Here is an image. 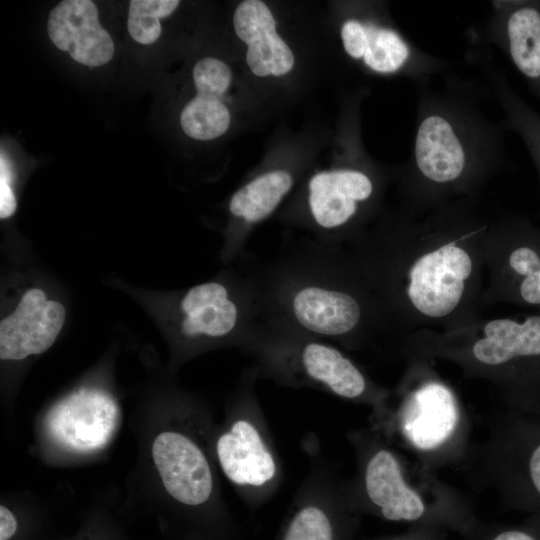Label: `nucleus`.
I'll list each match as a JSON object with an SVG mask.
<instances>
[{
	"mask_svg": "<svg viewBox=\"0 0 540 540\" xmlns=\"http://www.w3.org/2000/svg\"><path fill=\"white\" fill-rule=\"evenodd\" d=\"M497 212L482 195L382 214L346 246L399 344L482 317L485 242ZM399 353V351H398Z\"/></svg>",
	"mask_w": 540,
	"mask_h": 540,
	"instance_id": "obj_1",
	"label": "nucleus"
},
{
	"mask_svg": "<svg viewBox=\"0 0 540 540\" xmlns=\"http://www.w3.org/2000/svg\"><path fill=\"white\" fill-rule=\"evenodd\" d=\"M251 267L259 321L347 350L398 355L383 309L346 247L315 240L283 244L269 261Z\"/></svg>",
	"mask_w": 540,
	"mask_h": 540,
	"instance_id": "obj_2",
	"label": "nucleus"
},
{
	"mask_svg": "<svg viewBox=\"0 0 540 540\" xmlns=\"http://www.w3.org/2000/svg\"><path fill=\"white\" fill-rule=\"evenodd\" d=\"M447 76L440 90L416 86L412 152L398 178L400 205L415 211L480 196L508 165L505 120L485 115L472 82Z\"/></svg>",
	"mask_w": 540,
	"mask_h": 540,
	"instance_id": "obj_3",
	"label": "nucleus"
},
{
	"mask_svg": "<svg viewBox=\"0 0 540 540\" xmlns=\"http://www.w3.org/2000/svg\"><path fill=\"white\" fill-rule=\"evenodd\" d=\"M398 356L453 363L466 379L490 383L507 409L540 407V312L481 317L451 331L419 330Z\"/></svg>",
	"mask_w": 540,
	"mask_h": 540,
	"instance_id": "obj_4",
	"label": "nucleus"
},
{
	"mask_svg": "<svg viewBox=\"0 0 540 540\" xmlns=\"http://www.w3.org/2000/svg\"><path fill=\"white\" fill-rule=\"evenodd\" d=\"M357 470L345 481L349 498L364 514L410 527L456 531L467 538L479 523L470 506L432 477L429 468H413L373 427L351 432Z\"/></svg>",
	"mask_w": 540,
	"mask_h": 540,
	"instance_id": "obj_5",
	"label": "nucleus"
},
{
	"mask_svg": "<svg viewBox=\"0 0 540 540\" xmlns=\"http://www.w3.org/2000/svg\"><path fill=\"white\" fill-rule=\"evenodd\" d=\"M405 362L402 378L370 426L429 469L460 458L467 446L468 423L458 395L432 360L414 357Z\"/></svg>",
	"mask_w": 540,
	"mask_h": 540,
	"instance_id": "obj_6",
	"label": "nucleus"
},
{
	"mask_svg": "<svg viewBox=\"0 0 540 540\" xmlns=\"http://www.w3.org/2000/svg\"><path fill=\"white\" fill-rule=\"evenodd\" d=\"M241 350L250 356L260 378L291 388H311L364 404L377 415L391 390L332 342L258 321Z\"/></svg>",
	"mask_w": 540,
	"mask_h": 540,
	"instance_id": "obj_7",
	"label": "nucleus"
},
{
	"mask_svg": "<svg viewBox=\"0 0 540 540\" xmlns=\"http://www.w3.org/2000/svg\"><path fill=\"white\" fill-rule=\"evenodd\" d=\"M252 365L242 373L229 412L214 439V456L244 503L256 510L277 492L283 468L259 403Z\"/></svg>",
	"mask_w": 540,
	"mask_h": 540,
	"instance_id": "obj_8",
	"label": "nucleus"
},
{
	"mask_svg": "<svg viewBox=\"0 0 540 540\" xmlns=\"http://www.w3.org/2000/svg\"><path fill=\"white\" fill-rule=\"evenodd\" d=\"M259 321L251 261L192 286L174 304V324L185 353L213 346L241 349Z\"/></svg>",
	"mask_w": 540,
	"mask_h": 540,
	"instance_id": "obj_9",
	"label": "nucleus"
},
{
	"mask_svg": "<svg viewBox=\"0 0 540 540\" xmlns=\"http://www.w3.org/2000/svg\"><path fill=\"white\" fill-rule=\"evenodd\" d=\"M477 457L485 481L508 507L540 515V407L505 408Z\"/></svg>",
	"mask_w": 540,
	"mask_h": 540,
	"instance_id": "obj_10",
	"label": "nucleus"
},
{
	"mask_svg": "<svg viewBox=\"0 0 540 540\" xmlns=\"http://www.w3.org/2000/svg\"><path fill=\"white\" fill-rule=\"evenodd\" d=\"M484 259L483 308L511 304L540 312V227L525 215L498 211Z\"/></svg>",
	"mask_w": 540,
	"mask_h": 540,
	"instance_id": "obj_11",
	"label": "nucleus"
},
{
	"mask_svg": "<svg viewBox=\"0 0 540 540\" xmlns=\"http://www.w3.org/2000/svg\"><path fill=\"white\" fill-rule=\"evenodd\" d=\"M382 179L368 170L340 168L319 172L306 190L307 223L315 241L346 247L375 220Z\"/></svg>",
	"mask_w": 540,
	"mask_h": 540,
	"instance_id": "obj_12",
	"label": "nucleus"
},
{
	"mask_svg": "<svg viewBox=\"0 0 540 540\" xmlns=\"http://www.w3.org/2000/svg\"><path fill=\"white\" fill-rule=\"evenodd\" d=\"M360 518L345 481L315 456L274 540H357Z\"/></svg>",
	"mask_w": 540,
	"mask_h": 540,
	"instance_id": "obj_13",
	"label": "nucleus"
},
{
	"mask_svg": "<svg viewBox=\"0 0 540 540\" xmlns=\"http://www.w3.org/2000/svg\"><path fill=\"white\" fill-rule=\"evenodd\" d=\"M120 409L106 390L83 387L58 401L47 413L45 426L59 447L77 453L103 448L113 437Z\"/></svg>",
	"mask_w": 540,
	"mask_h": 540,
	"instance_id": "obj_14",
	"label": "nucleus"
},
{
	"mask_svg": "<svg viewBox=\"0 0 540 540\" xmlns=\"http://www.w3.org/2000/svg\"><path fill=\"white\" fill-rule=\"evenodd\" d=\"M483 40L497 46L540 100V1H492Z\"/></svg>",
	"mask_w": 540,
	"mask_h": 540,
	"instance_id": "obj_15",
	"label": "nucleus"
},
{
	"mask_svg": "<svg viewBox=\"0 0 540 540\" xmlns=\"http://www.w3.org/2000/svg\"><path fill=\"white\" fill-rule=\"evenodd\" d=\"M66 320L64 305L38 287L28 288L0 322V358L19 361L47 351Z\"/></svg>",
	"mask_w": 540,
	"mask_h": 540,
	"instance_id": "obj_16",
	"label": "nucleus"
},
{
	"mask_svg": "<svg viewBox=\"0 0 540 540\" xmlns=\"http://www.w3.org/2000/svg\"><path fill=\"white\" fill-rule=\"evenodd\" d=\"M47 33L55 47L82 65L100 67L114 56L113 39L91 0L59 2L49 13Z\"/></svg>",
	"mask_w": 540,
	"mask_h": 540,
	"instance_id": "obj_17",
	"label": "nucleus"
},
{
	"mask_svg": "<svg viewBox=\"0 0 540 540\" xmlns=\"http://www.w3.org/2000/svg\"><path fill=\"white\" fill-rule=\"evenodd\" d=\"M233 25L239 39L248 45L246 62L257 76H281L294 65L288 45L276 33L275 19L267 5L247 0L236 8Z\"/></svg>",
	"mask_w": 540,
	"mask_h": 540,
	"instance_id": "obj_18",
	"label": "nucleus"
},
{
	"mask_svg": "<svg viewBox=\"0 0 540 540\" xmlns=\"http://www.w3.org/2000/svg\"><path fill=\"white\" fill-rule=\"evenodd\" d=\"M468 55L469 60L475 63L487 80L492 94L505 114L504 120L508 128L525 144L540 179V113L513 89L487 51L472 50Z\"/></svg>",
	"mask_w": 540,
	"mask_h": 540,
	"instance_id": "obj_19",
	"label": "nucleus"
},
{
	"mask_svg": "<svg viewBox=\"0 0 540 540\" xmlns=\"http://www.w3.org/2000/svg\"><path fill=\"white\" fill-rule=\"evenodd\" d=\"M181 128L197 140H211L223 135L230 125V113L220 97L197 93L180 115Z\"/></svg>",
	"mask_w": 540,
	"mask_h": 540,
	"instance_id": "obj_20",
	"label": "nucleus"
},
{
	"mask_svg": "<svg viewBox=\"0 0 540 540\" xmlns=\"http://www.w3.org/2000/svg\"><path fill=\"white\" fill-rule=\"evenodd\" d=\"M179 4L178 0H131L127 29L132 39L142 45L155 43L162 31L160 20L170 16Z\"/></svg>",
	"mask_w": 540,
	"mask_h": 540,
	"instance_id": "obj_21",
	"label": "nucleus"
},
{
	"mask_svg": "<svg viewBox=\"0 0 540 540\" xmlns=\"http://www.w3.org/2000/svg\"><path fill=\"white\" fill-rule=\"evenodd\" d=\"M193 81L197 93L222 97L230 86L232 74L222 60L206 57L199 60L193 68Z\"/></svg>",
	"mask_w": 540,
	"mask_h": 540,
	"instance_id": "obj_22",
	"label": "nucleus"
},
{
	"mask_svg": "<svg viewBox=\"0 0 540 540\" xmlns=\"http://www.w3.org/2000/svg\"><path fill=\"white\" fill-rule=\"evenodd\" d=\"M467 540H540V515H530L517 525L477 524Z\"/></svg>",
	"mask_w": 540,
	"mask_h": 540,
	"instance_id": "obj_23",
	"label": "nucleus"
},
{
	"mask_svg": "<svg viewBox=\"0 0 540 540\" xmlns=\"http://www.w3.org/2000/svg\"><path fill=\"white\" fill-rule=\"evenodd\" d=\"M340 34L346 54L354 60L362 61L366 47L364 19L351 18L346 20L341 27Z\"/></svg>",
	"mask_w": 540,
	"mask_h": 540,
	"instance_id": "obj_24",
	"label": "nucleus"
},
{
	"mask_svg": "<svg viewBox=\"0 0 540 540\" xmlns=\"http://www.w3.org/2000/svg\"><path fill=\"white\" fill-rule=\"evenodd\" d=\"M13 171L6 155L0 157V218H10L16 211L17 200L13 191Z\"/></svg>",
	"mask_w": 540,
	"mask_h": 540,
	"instance_id": "obj_25",
	"label": "nucleus"
},
{
	"mask_svg": "<svg viewBox=\"0 0 540 540\" xmlns=\"http://www.w3.org/2000/svg\"><path fill=\"white\" fill-rule=\"evenodd\" d=\"M441 531L429 527H410L404 533L371 540H440Z\"/></svg>",
	"mask_w": 540,
	"mask_h": 540,
	"instance_id": "obj_26",
	"label": "nucleus"
},
{
	"mask_svg": "<svg viewBox=\"0 0 540 540\" xmlns=\"http://www.w3.org/2000/svg\"><path fill=\"white\" fill-rule=\"evenodd\" d=\"M79 536L72 540H122L114 531L107 529L106 525H89Z\"/></svg>",
	"mask_w": 540,
	"mask_h": 540,
	"instance_id": "obj_27",
	"label": "nucleus"
},
{
	"mask_svg": "<svg viewBox=\"0 0 540 540\" xmlns=\"http://www.w3.org/2000/svg\"><path fill=\"white\" fill-rule=\"evenodd\" d=\"M186 540H191V539H186Z\"/></svg>",
	"mask_w": 540,
	"mask_h": 540,
	"instance_id": "obj_28",
	"label": "nucleus"
}]
</instances>
